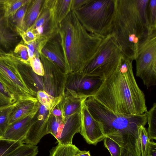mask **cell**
I'll list each match as a JSON object with an SVG mask.
<instances>
[{
    "instance_id": "cell-37",
    "label": "cell",
    "mask_w": 156,
    "mask_h": 156,
    "mask_svg": "<svg viewBox=\"0 0 156 156\" xmlns=\"http://www.w3.org/2000/svg\"><path fill=\"white\" fill-rule=\"evenodd\" d=\"M20 35L24 43L26 44L37 39L36 35L30 29H28L26 31L23 32L20 34Z\"/></svg>"
},
{
    "instance_id": "cell-18",
    "label": "cell",
    "mask_w": 156,
    "mask_h": 156,
    "mask_svg": "<svg viewBox=\"0 0 156 156\" xmlns=\"http://www.w3.org/2000/svg\"><path fill=\"white\" fill-rule=\"evenodd\" d=\"M39 102L37 98H29L18 100L10 115L9 124L25 117L37 111Z\"/></svg>"
},
{
    "instance_id": "cell-30",
    "label": "cell",
    "mask_w": 156,
    "mask_h": 156,
    "mask_svg": "<svg viewBox=\"0 0 156 156\" xmlns=\"http://www.w3.org/2000/svg\"><path fill=\"white\" fill-rule=\"evenodd\" d=\"M23 144L0 139V156H6Z\"/></svg>"
},
{
    "instance_id": "cell-24",
    "label": "cell",
    "mask_w": 156,
    "mask_h": 156,
    "mask_svg": "<svg viewBox=\"0 0 156 156\" xmlns=\"http://www.w3.org/2000/svg\"><path fill=\"white\" fill-rule=\"evenodd\" d=\"M79 148L75 145L58 144L50 151V156H74Z\"/></svg>"
},
{
    "instance_id": "cell-35",
    "label": "cell",
    "mask_w": 156,
    "mask_h": 156,
    "mask_svg": "<svg viewBox=\"0 0 156 156\" xmlns=\"http://www.w3.org/2000/svg\"><path fill=\"white\" fill-rule=\"evenodd\" d=\"M29 62L30 65L33 71L37 75L43 76L44 69L40 59V53H35L34 57L32 59H29Z\"/></svg>"
},
{
    "instance_id": "cell-22",
    "label": "cell",
    "mask_w": 156,
    "mask_h": 156,
    "mask_svg": "<svg viewBox=\"0 0 156 156\" xmlns=\"http://www.w3.org/2000/svg\"><path fill=\"white\" fill-rule=\"evenodd\" d=\"M31 1L28 0L27 2L17 11L13 16L10 17L12 22L16 27L20 34L27 30L24 23V18Z\"/></svg>"
},
{
    "instance_id": "cell-28",
    "label": "cell",
    "mask_w": 156,
    "mask_h": 156,
    "mask_svg": "<svg viewBox=\"0 0 156 156\" xmlns=\"http://www.w3.org/2000/svg\"><path fill=\"white\" fill-rule=\"evenodd\" d=\"M62 97L55 98L43 90H39L37 93V98L38 102L49 108H52L58 104Z\"/></svg>"
},
{
    "instance_id": "cell-42",
    "label": "cell",
    "mask_w": 156,
    "mask_h": 156,
    "mask_svg": "<svg viewBox=\"0 0 156 156\" xmlns=\"http://www.w3.org/2000/svg\"><path fill=\"white\" fill-rule=\"evenodd\" d=\"M74 156H91L89 151H81L79 149Z\"/></svg>"
},
{
    "instance_id": "cell-14",
    "label": "cell",
    "mask_w": 156,
    "mask_h": 156,
    "mask_svg": "<svg viewBox=\"0 0 156 156\" xmlns=\"http://www.w3.org/2000/svg\"><path fill=\"white\" fill-rule=\"evenodd\" d=\"M86 99L83 100L81 103V126L79 133L88 144L96 145L106 136L103 133L98 122L89 112L84 102Z\"/></svg>"
},
{
    "instance_id": "cell-29",
    "label": "cell",
    "mask_w": 156,
    "mask_h": 156,
    "mask_svg": "<svg viewBox=\"0 0 156 156\" xmlns=\"http://www.w3.org/2000/svg\"><path fill=\"white\" fill-rule=\"evenodd\" d=\"M28 0H5V5L6 15L13 16L17 11Z\"/></svg>"
},
{
    "instance_id": "cell-33",
    "label": "cell",
    "mask_w": 156,
    "mask_h": 156,
    "mask_svg": "<svg viewBox=\"0 0 156 156\" xmlns=\"http://www.w3.org/2000/svg\"><path fill=\"white\" fill-rule=\"evenodd\" d=\"M27 49V47L23 41L15 47L13 53L25 63L30 65Z\"/></svg>"
},
{
    "instance_id": "cell-7",
    "label": "cell",
    "mask_w": 156,
    "mask_h": 156,
    "mask_svg": "<svg viewBox=\"0 0 156 156\" xmlns=\"http://www.w3.org/2000/svg\"><path fill=\"white\" fill-rule=\"evenodd\" d=\"M136 62V75L149 88L156 84V29H152L139 43Z\"/></svg>"
},
{
    "instance_id": "cell-4",
    "label": "cell",
    "mask_w": 156,
    "mask_h": 156,
    "mask_svg": "<svg viewBox=\"0 0 156 156\" xmlns=\"http://www.w3.org/2000/svg\"><path fill=\"white\" fill-rule=\"evenodd\" d=\"M89 112L99 123L104 134L136 156H141L140 128L147 122V113L140 115L114 112L92 97L84 101Z\"/></svg>"
},
{
    "instance_id": "cell-34",
    "label": "cell",
    "mask_w": 156,
    "mask_h": 156,
    "mask_svg": "<svg viewBox=\"0 0 156 156\" xmlns=\"http://www.w3.org/2000/svg\"><path fill=\"white\" fill-rule=\"evenodd\" d=\"M103 140L104 145L108 150L111 156H120L121 147L116 141L107 136Z\"/></svg>"
},
{
    "instance_id": "cell-26",
    "label": "cell",
    "mask_w": 156,
    "mask_h": 156,
    "mask_svg": "<svg viewBox=\"0 0 156 156\" xmlns=\"http://www.w3.org/2000/svg\"><path fill=\"white\" fill-rule=\"evenodd\" d=\"M38 152L36 145L22 144L6 156H36Z\"/></svg>"
},
{
    "instance_id": "cell-9",
    "label": "cell",
    "mask_w": 156,
    "mask_h": 156,
    "mask_svg": "<svg viewBox=\"0 0 156 156\" xmlns=\"http://www.w3.org/2000/svg\"><path fill=\"white\" fill-rule=\"evenodd\" d=\"M55 0H43L40 15L29 29L36 35L37 39L48 41L58 34L59 24L55 12Z\"/></svg>"
},
{
    "instance_id": "cell-16",
    "label": "cell",
    "mask_w": 156,
    "mask_h": 156,
    "mask_svg": "<svg viewBox=\"0 0 156 156\" xmlns=\"http://www.w3.org/2000/svg\"><path fill=\"white\" fill-rule=\"evenodd\" d=\"M38 110L9 125L4 134L0 139L23 143L30 127L32 119Z\"/></svg>"
},
{
    "instance_id": "cell-10",
    "label": "cell",
    "mask_w": 156,
    "mask_h": 156,
    "mask_svg": "<svg viewBox=\"0 0 156 156\" xmlns=\"http://www.w3.org/2000/svg\"><path fill=\"white\" fill-rule=\"evenodd\" d=\"M40 58L44 69L43 90L55 98L62 97L64 95L68 75L40 53Z\"/></svg>"
},
{
    "instance_id": "cell-15",
    "label": "cell",
    "mask_w": 156,
    "mask_h": 156,
    "mask_svg": "<svg viewBox=\"0 0 156 156\" xmlns=\"http://www.w3.org/2000/svg\"><path fill=\"white\" fill-rule=\"evenodd\" d=\"M81 122V110L67 117L63 118L53 136L58 144H72L73 139L80 133Z\"/></svg>"
},
{
    "instance_id": "cell-25",
    "label": "cell",
    "mask_w": 156,
    "mask_h": 156,
    "mask_svg": "<svg viewBox=\"0 0 156 156\" xmlns=\"http://www.w3.org/2000/svg\"><path fill=\"white\" fill-rule=\"evenodd\" d=\"M147 121L148 127L147 131L150 140L156 139V104H153L152 107L147 112Z\"/></svg>"
},
{
    "instance_id": "cell-19",
    "label": "cell",
    "mask_w": 156,
    "mask_h": 156,
    "mask_svg": "<svg viewBox=\"0 0 156 156\" xmlns=\"http://www.w3.org/2000/svg\"><path fill=\"white\" fill-rule=\"evenodd\" d=\"M15 57L19 71L28 87L36 93L39 90H43L44 86L43 76L36 74L33 70L30 65L25 63Z\"/></svg>"
},
{
    "instance_id": "cell-40",
    "label": "cell",
    "mask_w": 156,
    "mask_h": 156,
    "mask_svg": "<svg viewBox=\"0 0 156 156\" xmlns=\"http://www.w3.org/2000/svg\"><path fill=\"white\" fill-rule=\"evenodd\" d=\"M58 103L53 110L52 114L56 117H63L62 112L58 105Z\"/></svg>"
},
{
    "instance_id": "cell-43",
    "label": "cell",
    "mask_w": 156,
    "mask_h": 156,
    "mask_svg": "<svg viewBox=\"0 0 156 156\" xmlns=\"http://www.w3.org/2000/svg\"><path fill=\"white\" fill-rule=\"evenodd\" d=\"M27 51L29 59L33 58L34 57V53L28 48Z\"/></svg>"
},
{
    "instance_id": "cell-41",
    "label": "cell",
    "mask_w": 156,
    "mask_h": 156,
    "mask_svg": "<svg viewBox=\"0 0 156 156\" xmlns=\"http://www.w3.org/2000/svg\"><path fill=\"white\" fill-rule=\"evenodd\" d=\"M121 147V146H120ZM120 156H136L128 150L121 147Z\"/></svg>"
},
{
    "instance_id": "cell-6",
    "label": "cell",
    "mask_w": 156,
    "mask_h": 156,
    "mask_svg": "<svg viewBox=\"0 0 156 156\" xmlns=\"http://www.w3.org/2000/svg\"><path fill=\"white\" fill-rule=\"evenodd\" d=\"M122 53L113 35L103 39L93 58L80 73L99 76L105 80L114 72Z\"/></svg>"
},
{
    "instance_id": "cell-32",
    "label": "cell",
    "mask_w": 156,
    "mask_h": 156,
    "mask_svg": "<svg viewBox=\"0 0 156 156\" xmlns=\"http://www.w3.org/2000/svg\"><path fill=\"white\" fill-rule=\"evenodd\" d=\"M140 149L141 156H146L149 147L150 140L144 126L140 128Z\"/></svg>"
},
{
    "instance_id": "cell-5",
    "label": "cell",
    "mask_w": 156,
    "mask_h": 156,
    "mask_svg": "<svg viewBox=\"0 0 156 156\" xmlns=\"http://www.w3.org/2000/svg\"><path fill=\"white\" fill-rule=\"evenodd\" d=\"M116 0H89L74 12L90 33L103 37L111 34Z\"/></svg>"
},
{
    "instance_id": "cell-2",
    "label": "cell",
    "mask_w": 156,
    "mask_h": 156,
    "mask_svg": "<svg viewBox=\"0 0 156 156\" xmlns=\"http://www.w3.org/2000/svg\"><path fill=\"white\" fill-rule=\"evenodd\" d=\"M149 0H116L111 34L122 54L133 61L140 42L152 29L147 12Z\"/></svg>"
},
{
    "instance_id": "cell-8",
    "label": "cell",
    "mask_w": 156,
    "mask_h": 156,
    "mask_svg": "<svg viewBox=\"0 0 156 156\" xmlns=\"http://www.w3.org/2000/svg\"><path fill=\"white\" fill-rule=\"evenodd\" d=\"M0 82L17 101L37 98V93L28 87L23 79L13 53L0 56Z\"/></svg>"
},
{
    "instance_id": "cell-38",
    "label": "cell",
    "mask_w": 156,
    "mask_h": 156,
    "mask_svg": "<svg viewBox=\"0 0 156 156\" xmlns=\"http://www.w3.org/2000/svg\"><path fill=\"white\" fill-rule=\"evenodd\" d=\"M89 0H72L71 10L78 9L85 4Z\"/></svg>"
},
{
    "instance_id": "cell-11",
    "label": "cell",
    "mask_w": 156,
    "mask_h": 156,
    "mask_svg": "<svg viewBox=\"0 0 156 156\" xmlns=\"http://www.w3.org/2000/svg\"><path fill=\"white\" fill-rule=\"evenodd\" d=\"M5 0H0V56L13 53L16 45L23 41L10 17L6 13Z\"/></svg>"
},
{
    "instance_id": "cell-21",
    "label": "cell",
    "mask_w": 156,
    "mask_h": 156,
    "mask_svg": "<svg viewBox=\"0 0 156 156\" xmlns=\"http://www.w3.org/2000/svg\"><path fill=\"white\" fill-rule=\"evenodd\" d=\"M43 1V0H31L24 18L27 30L33 25L39 17Z\"/></svg>"
},
{
    "instance_id": "cell-31",
    "label": "cell",
    "mask_w": 156,
    "mask_h": 156,
    "mask_svg": "<svg viewBox=\"0 0 156 156\" xmlns=\"http://www.w3.org/2000/svg\"><path fill=\"white\" fill-rule=\"evenodd\" d=\"M17 101L14 96L11 94L0 82V107L12 105Z\"/></svg>"
},
{
    "instance_id": "cell-3",
    "label": "cell",
    "mask_w": 156,
    "mask_h": 156,
    "mask_svg": "<svg viewBox=\"0 0 156 156\" xmlns=\"http://www.w3.org/2000/svg\"><path fill=\"white\" fill-rule=\"evenodd\" d=\"M58 36L67 75L80 73L91 60L104 37L87 31L73 11L60 24Z\"/></svg>"
},
{
    "instance_id": "cell-39",
    "label": "cell",
    "mask_w": 156,
    "mask_h": 156,
    "mask_svg": "<svg viewBox=\"0 0 156 156\" xmlns=\"http://www.w3.org/2000/svg\"><path fill=\"white\" fill-rule=\"evenodd\" d=\"M146 156H156V143L150 141L147 151Z\"/></svg>"
},
{
    "instance_id": "cell-27",
    "label": "cell",
    "mask_w": 156,
    "mask_h": 156,
    "mask_svg": "<svg viewBox=\"0 0 156 156\" xmlns=\"http://www.w3.org/2000/svg\"><path fill=\"white\" fill-rule=\"evenodd\" d=\"M15 103L11 105L0 107V138L4 134L9 125L10 115Z\"/></svg>"
},
{
    "instance_id": "cell-1",
    "label": "cell",
    "mask_w": 156,
    "mask_h": 156,
    "mask_svg": "<svg viewBox=\"0 0 156 156\" xmlns=\"http://www.w3.org/2000/svg\"><path fill=\"white\" fill-rule=\"evenodd\" d=\"M132 61L122 54L116 70L92 97L114 112L140 115L147 111L145 95L134 76Z\"/></svg>"
},
{
    "instance_id": "cell-13",
    "label": "cell",
    "mask_w": 156,
    "mask_h": 156,
    "mask_svg": "<svg viewBox=\"0 0 156 156\" xmlns=\"http://www.w3.org/2000/svg\"><path fill=\"white\" fill-rule=\"evenodd\" d=\"M56 105L49 108L39 102L38 110L32 119L30 127L23 144L36 145L42 138L48 134L49 120L53 110Z\"/></svg>"
},
{
    "instance_id": "cell-23",
    "label": "cell",
    "mask_w": 156,
    "mask_h": 156,
    "mask_svg": "<svg viewBox=\"0 0 156 156\" xmlns=\"http://www.w3.org/2000/svg\"><path fill=\"white\" fill-rule=\"evenodd\" d=\"M72 0H56L55 12L59 24L71 11Z\"/></svg>"
},
{
    "instance_id": "cell-12",
    "label": "cell",
    "mask_w": 156,
    "mask_h": 156,
    "mask_svg": "<svg viewBox=\"0 0 156 156\" xmlns=\"http://www.w3.org/2000/svg\"><path fill=\"white\" fill-rule=\"evenodd\" d=\"M105 79L99 76L74 73L68 75L65 90L87 98L98 90Z\"/></svg>"
},
{
    "instance_id": "cell-17",
    "label": "cell",
    "mask_w": 156,
    "mask_h": 156,
    "mask_svg": "<svg viewBox=\"0 0 156 156\" xmlns=\"http://www.w3.org/2000/svg\"><path fill=\"white\" fill-rule=\"evenodd\" d=\"M40 53L53 62L66 74L65 63L58 35L46 42L41 48Z\"/></svg>"
},
{
    "instance_id": "cell-20",
    "label": "cell",
    "mask_w": 156,
    "mask_h": 156,
    "mask_svg": "<svg viewBox=\"0 0 156 156\" xmlns=\"http://www.w3.org/2000/svg\"><path fill=\"white\" fill-rule=\"evenodd\" d=\"M86 98L65 90L64 95L58 103L63 117H67L80 110L82 101Z\"/></svg>"
},
{
    "instance_id": "cell-36",
    "label": "cell",
    "mask_w": 156,
    "mask_h": 156,
    "mask_svg": "<svg viewBox=\"0 0 156 156\" xmlns=\"http://www.w3.org/2000/svg\"><path fill=\"white\" fill-rule=\"evenodd\" d=\"M147 12L151 27L156 29V0H149Z\"/></svg>"
}]
</instances>
